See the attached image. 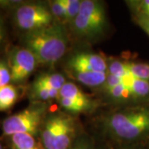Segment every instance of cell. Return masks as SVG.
Masks as SVG:
<instances>
[{
  "label": "cell",
  "instance_id": "cell-4",
  "mask_svg": "<svg viewBox=\"0 0 149 149\" xmlns=\"http://www.w3.org/2000/svg\"><path fill=\"white\" fill-rule=\"evenodd\" d=\"M71 25L75 36L80 39L91 41L102 37L108 25L104 4L97 0H83Z\"/></svg>",
  "mask_w": 149,
  "mask_h": 149
},
{
  "label": "cell",
  "instance_id": "cell-15",
  "mask_svg": "<svg viewBox=\"0 0 149 149\" xmlns=\"http://www.w3.org/2000/svg\"><path fill=\"white\" fill-rule=\"evenodd\" d=\"M65 10V23H72L80 12L81 0H61Z\"/></svg>",
  "mask_w": 149,
  "mask_h": 149
},
{
  "label": "cell",
  "instance_id": "cell-19",
  "mask_svg": "<svg viewBox=\"0 0 149 149\" xmlns=\"http://www.w3.org/2000/svg\"><path fill=\"white\" fill-rule=\"evenodd\" d=\"M12 83L11 72L8 62L0 59V87Z\"/></svg>",
  "mask_w": 149,
  "mask_h": 149
},
{
  "label": "cell",
  "instance_id": "cell-21",
  "mask_svg": "<svg viewBox=\"0 0 149 149\" xmlns=\"http://www.w3.org/2000/svg\"><path fill=\"white\" fill-rule=\"evenodd\" d=\"M134 20L136 23L141 27L144 32L149 36V19L143 17L134 16Z\"/></svg>",
  "mask_w": 149,
  "mask_h": 149
},
{
  "label": "cell",
  "instance_id": "cell-6",
  "mask_svg": "<svg viewBox=\"0 0 149 149\" xmlns=\"http://www.w3.org/2000/svg\"><path fill=\"white\" fill-rule=\"evenodd\" d=\"M16 26L25 33L34 32L54 23L49 7L40 3H22L14 8Z\"/></svg>",
  "mask_w": 149,
  "mask_h": 149
},
{
  "label": "cell",
  "instance_id": "cell-20",
  "mask_svg": "<svg viewBox=\"0 0 149 149\" xmlns=\"http://www.w3.org/2000/svg\"><path fill=\"white\" fill-rule=\"evenodd\" d=\"M108 149H145L142 144H114L112 143Z\"/></svg>",
  "mask_w": 149,
  "mask_h": 149
},
{
  "label": "cell",
  "instance_id": "cell-12",
  "mask_svg": "<svg viewBox=\"0 0 149 149\" xmlns=\"http://www.w3.org/2000/svg\"><path fill=\"white\" fill-rule=\"evenodd\" d=\"M30 98L34 102H44L57 100L60 91L48 89L42 86L32 85L30 89Z\"/></svg>",
  "mask_w": 149,
  "mask_h": 149
},
{
  "label": "cell",
  "instance_id": "cell-17",
  "mask_svg": "<svg viewBox=\"0 0 149 149\" xmlns=\"http://www.w3.org/2000/svg\"><path fill=\"white\" fill-rule=\"evenodd\" d=\"M128 6L134 13V16H140L149 19V0L128 2Z\"/></svg>",
  "mask_w": 149,
  "mask_h": 149
},
{
  "label": "cell",
  "instance_id": "cell-11",
  "mask_svg": "<svg viewBox=\"0 0 149 149\" xmlns=\"http://www.w3.org/2000/svg\"><path fill=\"white\" fill-rule=\"evenodd\" d=\"M65 82L66 80L65 76L60 73H42L37 75L32 85L61 91Z\"/></svg>",
  "mask_w": 149,
  "mask_h": 149
},
{
  "label": "cell",
  "instance_id": "cell-7",
  "mask_svg": "<svg viewBox=\"0 0 149 149\" xmlns=\"http://www.w3.org/2000/svg\"><path fill=\"white\" fill-rule=\"evenodd\" d=\"M7 62L10 69L12 83L14 85L26 81L39 64L34 54L23 46L13 48L8 54Z\"/></svg>",
  "mask_w": 149,
  "mask_h": 149
},
{
  "label": "cell",
  "instance_id": "cell-1",
  "mask_svg": "<svg viewBox=\"0 0 149 149\" xmlns=\"http://www.w3.org/2000/svg\"><path fill=\"white\" fill-rule=\"evenodd\" d=\"M104 128L112 143L142 144L149 139V106L137 104L112 112Z\"/></svg>",
  "mask_w": 149,
  "mask_h": 149
},
{
  "label": "cell",
  "instance_id": "cell-23",
  "mask_svg": "<svg viewBox=\"0 0 149 149\" xmlns=\"http://www.w3.org/2000/svg\"><path fill=\"white\" fill-rule=\"evenodd\" d=\"M0 149H4V147H3V144L2 143L1 139H0Z\"/></svg>",
  "mask_w": 149,
  "mask_h": 149
},
{
  "label": "cell",
  "instance_id": "cell-22",
  "mask_svg": "<svg viewBox=\"0 0 149 149\" xmlns=\"http://www.w3.org/2000/svg\"><path fill=\"white\" fill-rule=\"evenodd\" d=\"M6 37V29L4 26V22L0 17V47L4 42Z\"/></svg>",
  "mask_w": 149,
  "mask_h": 149
},
{
  "label": "cell",
  "instance_id": "cell-8",
  "mask_svg": "<svg viewBox=\"0 0 149 149\" xmlns=\"http://www.w3.org/2000/svg\"><path fill=\"white\" fill-rule=\"evenodd\" d=\"M65 66L69 75L78 73H108L109 62L100 54L80 52L68 59Z\"/></svg>",
  "mask_w": 149,
  "mask_h": 149
},
{
  "label": "cell",
  "instance_id": "cell-9",
  "mask_svg": "<svg viewBox=\"0 0 149 149\" xmlns=\"http://www.w3.org/2000/svg\"><path fill=\"white\" fill-rule=\"evenodd\" d=\"M10 149H45L39 137L28 133H16L9 137Z\"/></svg>",
  "mask_w": 149,
  "mask_h": 149
},
{
  "label": "cell",
  "instance_id": "cell-3",
  "mask_svg": "<svg viewBox=\"0 0 149 149\" xmlns=\"http://www.w3.org/2000/svg\"><path fill=\"white\" fill-rule=\"evenodd\" d=\"M80 133L79 122L74 115L57 111L47 114L39 139L45 149H69Z\"/></svg>",
  "mask_w": 149,
  "mask_h": 149
},
{
  "label": "cell",
  "instance_id": "cell-14",
  "mask_svg": "<svg viewBox=\"0 0 149 149\" xmlns=\"http://www.w3.org/2000/svg\"><path fill=\"white\" fill-rule=\"evenodd\" d=\"M69 149H108V147H103L93 137L81 133Z\"/></svg>",
  "mask_w": 149,
  "mask_h": 149
},
{
  "label": "cell",
  "instance_id": "cell-18",
  "mask_svg": "<svg viewBox=\"0 0 149 149\" xmlns=\"http://www.w3.org/2000/svg\"><path fill=\"white\" fill-rule=\"evenodd\" d=\"M108 74H113L119 77H123L128 75V68L126 61H120V60H112L109 62L108 67Z\"/></svg>",
  "mask_w": 149,
  "mask_h": 149
},
{
  "label": "cell",
  "instance_id": "cell-5",
  "mask_svg": "<svg viewBox=\"0 0 149 149\" xmlns=\"http://www.w3.org/2000/svg\"><path fill=\"white\" fill-rule=\"evenodd\" d=\"M47 105L44 102H33L23 110L6 118L2 124L3 134L10 137L16 133H28L39 137L47 116Z\"/></svg>",
  "mask_w": 149,
  "mask_h": 149
},
{
  "label": "cell",
  "instance_id": "cell-16",
  "mask_svg": "<svg viewBox=\"0 0 149 149\" xmlns=\"http://www.w3.org/2000/svg\"><path fill=\"white\" fill-rule=\"evenodd\" d=\"M48 7L56 21H58L61 24L65 23V10L61 0L49 1Z\"/></svg>",
  "mask_w": 149,
  "mask_h": 149
},
{
  "label": "cell",
  "instance_id": "cell-13",
  "mask_svg": "<svg viewBox=\"0 0 149 149\" xmlns=\"http://www.w3.org/2000/svg\"><path fill=\"white\" fill-rule=\"evenodd\" d=\"M128 73L139 80L149 81V63L126 61Z\"/></svg>",
  "mask_w": 149,
  "mask_h": 149
},
{
  "label": "cell",
  "instance_id": "cell-10",
  "mask_svg": "<svg viewBox=\"0 0 149 149\" xmlns=\"http://www.w3.org/2000/svg\"><path fill=\"white\" fill-rule=\"evenodd\" d=\"M19 88L14 84L0 87V111L11 109L19 99Z\"/></svg>",
  "mask_w": 149,
  "mask_h": 149
},
{
  "label": "cell",
  "instance_id": "cell-2",
  "mask_svg": "<svg viewBox=\"0 0 149 149\" xmlns=\"http://www.w3.org/2000/svg\"><path fill=\"white\" fill-rule=\"evenodd\" d=\"M23 47L30 50L39 64L53 65L64 56L68 48V37L61 23L27 32L22 38Z\"/></svg>",
  "mask_w": 149,
  "mask_h": 149
}]
</instances>
